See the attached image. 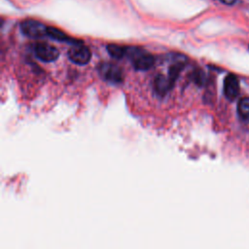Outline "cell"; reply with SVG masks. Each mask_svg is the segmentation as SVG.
Masks as SVG:
<instances>
[{
  "label": "cell",
  "instance_id": "2",
  "mask_svg": "<svg viewBox=\"0 0 249 249\" xmlns=\"http://www.w3.org/2000/svg\"><path fill=\"white\" fill-rule=\"evenodd\" d=\"M20 30L28 38L40 39L48 36V27L40 21L26 19L20 23Z\"/></svg>",
  "mask_w": 249,
  "mask_h": 249
},
{
  "label": "cell",
  "instance_id": "9",
  "mask_svg": "<svg viewBox=\"0 0 249 249\" xmlns=\"http://www.w3.org/2000/svg\"><path fill=\"white\" fill-rule=\"evenodd\" d=\"M126 51H127V48H124L123 46H119L116 44H109L107 46V52L112 57L116 59L123 58L126 54Z\"/></svg>",
  "mask_w": 249,
  "mask_h": 249
},
{
  "label": "cell",
  "instance_id": "8",
  "mask_svg": "<svg viewBox=\"0 0 249 249\" xmlns=\"http://www.w3.org/2000/svg\"><path fill=\"white\" fill-rule=\"evenodd\" d=\"M48 36L50 38H52L53 40L55 41H59V42H68L71 44H80L81 42L75 39H72L70 37H68L64 32H62L61 30L53 27V26H49L48 27Z\"/></svg>",
  "mask_w": 249,
  "mask_h": 249
},
{
  "label": "cell",
  "instance_id": "6",
  "mask_svg": "<svg viewBox=\"0 0 249 249\" xmlns=\"http://www.w3.org/2000/svg\"><path fill=\"white\" fill-rule=\"evenodd\" d=\"M224 94L230 101L234 100L239 94V82L234 74H229L224 80Z\"/></svg>",
  "mask_w": 249,
  "mask_h": 249
},
{
  "label": "cell",
  "instance_id": "7",
  "mask_svg": "<svg viewBox=\"0 0 249 249\" xmlns=\"http://www.w3.org/2000/svg\"><path fill=\"white\" fill-rule=\"evenodd\" d=\"M173 84L171 83V81L169 80L168 77H164L161 74H159L154 81V89L156 91V93H158L160 96H163L166 92H168L171 88H172Z\"/></svg>",
  "mask_w": 249,
  "mask_h": 249
},
{
  "label": "cell",
  "instance_id": "3",
  "mask_svg": "<svg viewBox=\"0 0 249 249\" xmlns=\"http://www.w3.org/2000/svg\"><path fill=\"white\" fill-rule=\"evenodd\" d=\"M68 57L72 62L78 65H85L90 60L91 53L89 49L83 46L82 43L74 44V46L68 51Z\"/></svg>",
  "mask_w": 249,
  "mask_h": 249
},
{
  "label": "cell",
  "instance_id": "10",
  "mask_svg": "<svg viewBox=\"0 0 249 249\" xmlns=\"http://www.w3.org/2000/svg\"><path fill=\"white\" fill-rule=\"evenodd\" d=\"M237 112L239 117H241L243 120H249V97H244L239 100Z\"/></svg>",
  "mask_w": 249,
  "mask_h": 249
},
{
  "label": "cell",
  "instance_id": "4",
  "mask_svg": "<svg viewBox=\"0 0 249 249\" xmlns=\"http://www.w3.org/2000/svg\"><path fill=\"white\" fill-rule=\"evenodd\" d=\"M35 55L42 61L52 62L57 59L59 56L58 50L47 43H38L34 47Z\"/></svg>",
  "mask_w": 249,
  "mask_h": 249
},
{
  "label": "cell",
  "instance_id": "1",
  "mask_svg": "<svg viewBox=\"0 0 249 249\" xmlns=\"http://www.w3.org/2000/svg\"><path fill=\"white\" fill-rule=\"evenodd\" d=\"M126 54H128V56L130 57L133 67L136 70L146 71L152 68L155 64V57L151 53L141 49L127 48Z\"/></svg>",
  "mask_w": 249,
  "mask_h": 249
},
{
  "label": "cell",
  "instance_id": "5",
  "mask_svg": "<svg viewBox=\"0 0 249 249\" xmlns=\"http://www.w3.org/2000/svg\"><path fill=\"white\" fill-rule=\"evenodd\" d=\"M99 72L104 80L113 84L122 83L124 80V75L121 68L115 64L103 63L100 65Z\"/></svg>",
  "mask_w": 249,
  "mask_h": 249
},
{
  "label": "cell",
  "instance_id": "11",
  "mask_svg": "<svg viewBox=\"0 0 249 249\" xmlns=\"http://www.w3.org/2000/svg\"><path fill=\"white\" fill-rule=\"evenodd\" d=\"M220 1L226 5H232L236 0H220Z\"/></svg>",
  "mask_w": 249,
  "mask_h": 249
}]
</instances>
